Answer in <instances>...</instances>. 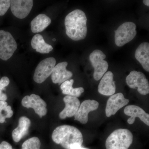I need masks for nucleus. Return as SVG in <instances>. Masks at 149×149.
Wrapping results in <instances>:
<instances>
[{"label": "nucleus", "mask_w": 149, "mask_h": 149, "mask_svg": "<svg viewBox=\"0 0 149 149\" xmlns=\"http://www.w3.org/2000/svg\"><path fill=\"white\" fill-rule=\"evenodd\" d=\"M98 102L95 100H86L80 104L78 110L74 116V120L82 124H86L88 121V114L98 108Z\"/></svg>", "instance_id": "f8f14e48"}, {"label": "nucleus", "mask_w": 149, "mask_h": 149, "mask_svg": "<svg viewBox=\"0 0 149 149\" xmlns=\"http://www.w3.org/2000/svg\"><path fill=\"white\" fill-rule=\"evenodd\" d=\"M56 39H53V41H56Z\"/></svg>", "instance_id": "c85d7f7f"}, {"label": "nucleus", "mask_w": 149, "mask_h": 149, "mask_svg": "<svg viewBox=\"0 0 149 149\" xmlns=\"http://www.w3.org/2000/svg\"><path fill=\"white\" fill-rule=\"evenodd\" d=\"M51 19L44 14L37 15L31 22V29L33 33L42 32L51 23Z\"/></svg>", "instance_id": "6ab92c4d"}, {"label": "nucleus", "mask_w": 149, "mask_h": 149, "mask_svg": "<svg viewBox=\"0 0 149 149\" xmlns=\"http://www.w3.org/2000/svg\"><path fill=\"white\" fill-rule=\"evenodd\" d=\"M127 85L132 89L137 88L141 95H146L149 93V84L146 75L139 71L133 70L126 77Z\"/></svg>", "instance_id": "0eeeda50"}, {"label": "nucleus", "mask_w": 149, "mask_h": 149, "mask_svg": "<svg viewBox=\"0 0 149 149\" xmlns=\"http://www.w3.org/2000/svg\"><path fill=\"white\" fill-rule=\"evenodd\" d=\"M10 83V80L8 77H3L0 79V101H6L7 100V96L2 92L5 88L8 86Z\"/></svg>", "instance_id": "b1692460"}, {"label": "nucleus", "mask_w": 149, "mask_h": 149, "mask_svg": "<svg viewBox=\"0 0 149 149\" xmlns=\"http://www.w3.org/2000/svg\"><path fill=\"white\" fill-rule=\"evenodd\" d=\"M31 125V121L28 118L22 116L19 120L18 127L13 130L12 137L13 141L16 143L19 142L22 137L26 135Z\"/></svg>", "instance_id": "a211bd4d"}, {"label": "nucleus", "mask_w": 149, "mask_h": 149, "mask_svg": "<svg viewBox=\"0 0 149 149\" xmlns=\"http://www.w3.org/2000/svg\"><path fill=\"white\" fill-rule=\"evenodd\" d=\"M116 85L113 80V74L111 71L106 72L99 83L98 91L105 96H111L116 92Z\"/></svg>", "instance_id": "2eb2a0df"}, {"label": "nucleus", "mask_w": 149, "mask_h": 149, "mask_svg": "<svg viewBox=\"0 0 149 149\" xmlns=\"http://www.w3.org/2000/svg\"><path fill=\"white\" fill-rule=\"evenodd\" d=\"M136 25L131 22L120 25L115 31V42L118 47L124 46L134 39L137 34Z\"/></svg>", "instance_id": "20e7f679"}, {"label": "nucleus", "mask_w": 149, "mask_h": 149, "mask_svg": "<svg viewBox=\"0 0 149 149\" xmlns=\"http://www.w3.org/2000/svg\"><path fill=\"white\" fill-rule=\"evenodd\" d=\"M133 135L127 129L115 130L106 141L107 149H128L133 141Z\"/></svg>", "instance_id": "7ed1b4c3"}, {"label": "nucleus", "mask_w": 149, "mask_h": 149, "mask_svg": "<svg viewBox=\"0 0 149 149\" xmlns=\"http://www.w3.org/2000/svg\"><path fill=\"white\" fill-rule=\"evenodd\" d=\"M13 115L11 107L8 105L7 102L0 101V123H4L6 118H10Z\"/></svg>", "instance_id": "4be33fe9"}, {"label": "nucleus", "mask_w": 149, "mask_h": 149, "mask_svg": "<svg viewBox=\"0 0 149 149\" xmlns=\"http://www.w3.org/2000/svg\"><path fill=\"white\" fill-rule=\"evenodd\" d=\"M52 139L65 149H74L82 146V133L76 127L69 125H60L54 130Z\"/></svg>", "instance_id": "f03ea898"}, {"label": "nucleus", "mask_w": 149, "mask_h": 149, "mask_svg": "<svg viewBox=\"0 0 149 149\" xmlns=\"http://www.w3.org/2000/svg\"><path fill=\"white\" fill-rule=\"evenodd\" d=\"M87 18L83 11L76 9L70 13L65 19L67 35L74 41L84 40L87 35Z\"/></svg>", "instance_id": "f257e3e1"}, {"label": "nucleus", "mask_w": 149, "mask_h": 149, "mask_svg": "<svg viewBox=\"0 0 149 149\" xmlns=\"http://www.w3.org/2000/svg\"><path fill=\"white\" fill-rule=\"evenodd\" d=\"M41 142L37 137H34L26 140L22 146V149H40Z\"/></svg>", "instance_id": "5701e85b"}, {"label": "nucleus", "mask_w": 149, "mask_h": 149, "mask_svg": "<svg viewBox=\"0 0 149 149\" xmlns=\"http://www.w3.org/2000/svg\"><path fill=\"white\" fill-rule=\"evenodd\" d=\"M0 149H12V147L10 144L4 141L0 144Z\"/></svg>", "instance_id": "a878e982"}, {"label": "nucleus", "mask_w": 149, "mask_h": 149, "mask_svg": "<svg viewBox=\"0 0 149 149\" xmlns=\"http://www.w3.org/2000/svg\"><path fill=\"white\" fill-rule=\"evenodd\" d=\"M129 102V100L125 99L122 93L112 95L107 102L106 115L108 117L114 115L119 109L128 104Z\"/></svg>", "instance_id": "9d476101"}, {"label": "nucleus", "mask_w": 149, "mask_h": 149, "mask_svg": "<svg viewBox=\"0 0 149 149\" xmlns=\"http://www.w3.org/2000/svg\"><path fill=\"white\" fill-rule=\"evenodd\" d=\"M143 3L145 5L148 7L149 6V1L148 0H144L143 1Z\"/></svg>", "instance_id": "bb28decb"}, {"label": "nucleus", "mask_w": 149, "mask_h": 149, "mask_svg": "<svg viewBox=\"0 0 149 149\" xmlns=\"http://www.w3.org/2000/svg\"><path fill=\"white\" fill-rule=\"evenodd\" d=\"M16 41L9 32L0 30V58L7 61L17 49Z\"/></svg>", "instance_id": "39448f33"}, {"label": "nucleus", "mask_w": 149, "mask_h": 149, "mask_svg": "<svg viewBox=\"0 0 149 149\" xmlns=\"http://www.w3.org/2000/svg\"><path fill=\"white\" fill-rule=\"evenodd\" d=\"M31 45L33 49L41 54H48L53 49L52 46L46 43L43 36L40 34H37L33 37Z\"/></svg>", "instance_id": "aec40b11"}, {"label": "nucleus", "mask_w": 149, "mask_h": 149, "mask_svg": "<svg viewBox=\"0 0 149 149\" xmlns=\"http://www.w3.org/2000/svg\"><path fill=\"white\" fill-rule=\"evenodd\" d=\"M135 56L136 60L141 63L144 69L149 72V43L145 42L141 44L136 49Z\"/></svg>", "instance_id": "f3484780"}, {"label": "nucleus", "mask_w": 149, "mask_h": 149, "mask_svg": "<svg viewBox=\"0 0 149 149\" xmlns=\"http://www.w3.org/2000/svg\"><path fill=\"white\" fill-rule=\"evenodd\" d=\"M63 101L65 104V107L63 110L59 113L61 119H64L67 117H71L74 116L77 112L80 102L77 97L67 95L63 98Z\"/></svg>", "instance_id": "dca6fc26"}, {"label": "nucleus", "mask_w": 149, "mask_h": 149, "mask_svg": "<svg viewBox=\"0 0 149 149\" xmlns=\"http://www.w3.org/2000/svg\"><path fill=\"white\" fill-rule=\"evenodd\" d=\"M106 57L105 54L100 50H95L90 54L89 58L94 68L93 76L96 81L100 80L108 69V63L104 60Z\"/></svg>", "instance_id": "423d86ee"}, {"label": "nucleus", "mask_w": 149, "mask_h": 149, "mask_svg": "<svg viewBox=\"0 0 149 149\" xmlns=\"http://www.w3.org/2000/svg\"><path fill=\"white\" fill-rule=\"evenodd\" d=\"M74 81L73 79L66 80L64 83H62L61 85V89L62 91L63 94L77 98L80 97L85 91L82 87L75 88H72Z\"/></svg>", "instance_id": "412c9836"}, {"label": "nucleus", "mask_w": 149, "mask_h": 149, "mask_svg": "<svg viewBox=\"0 0 149 149\" xmlns=\"http://www.w3.org/2000/svg\"><path fill=\"white\" fill-rule=\"evenodd\" d=\"M56 64L55 58H47L42 61L37 65L34 74V81L41 84L45 82L52 74Z\"/></svg>", "instance_id": "6e6552de"}, {"label": "nucleus", "mask_w": 149, "mask_h": 149, "mask_svg": "<svg viewBox=\"0 0 149 149\" xmlns=\"http://www.w3.org/2000/svg\"><path fill=\"white\" fill-rule=\"evenodd\" d=\"M10 0H0V16H3L10 6Z\"/></svg>", "instance_id": "393cba45"}, {"label": "nucleus", "mask_w": 149, "mask_h": 149, "mask_svg": "<svg viewBox=\"0 0 149 149\" xmlns=\"http://www.w3.org/2000/svg\"><path fill=\"white\" fill-rule=\"evenodd\" d=\"M22 104L24 107L33 109L40 118L47 114V104L38 95L32 94L25 96L22 101Z\"/></svg>", "instance_id": "1a4fd4ad"}, {"label": "nucleus", "mask_w": 149, "mask_h": 149, "mask_svg": "<svg viewBox=\"0 0 149 149\" xmlns=\"http://www.w3.org/2000/svg\"><path fill=\"white\" fill-rule=\"evenodd\" d=\"M68 63L66 61L60 63L55 66L51 76L53 83L61 85L72 77L73 74L71 71L67 70Z\"/></svg>", "instance_id": "4468645a"}, {"label": "nucleus", "mask_w": 149, "mask_h": 149, "mask_svg": "<svg viewBox=\"0 0 149 149\" xmlns=\"http://www.w3.org/2000/svg\"><path fill=\"white\" fill-rule=\"evenodd\" d=\"M33 6L32 0H12L10 7L15 16L19 19H24L30 13Z\"/></svg>", "instance_id": "9b49d317"}, {"label": "nucleus", "mask_w": 149, "mask_h": 149, "mask_svg": "<svg viewBox=\"0 0 149 149\" xmlns=\"http://www.w3.org/2000/svg\"><path fill=\"white\" fill-rule=\"evenodd\" d=\"M74 149H89L87 148H83L82 146L78 147V148H76Z\"/></svg>", "instance_id": "cd10ccee"}, {"label": "nucleus", "mask_w": 149, "mask_h": 149, "mask_svg": "<svg viewBox=\"0 0 149 149\" xmlns=\"http://www.w3.org/2000/svg\"><path fill=\"white\" fill-rule=\"evenodd\" d=\"M124 113L126 115L130 117L127 120L128 124H133L136 118L138 117L146 125L149 126V114L140 107L134 105H128L124 109Z\"/></svg>", "instance_id": "ddd939ff"}]
</instances>
